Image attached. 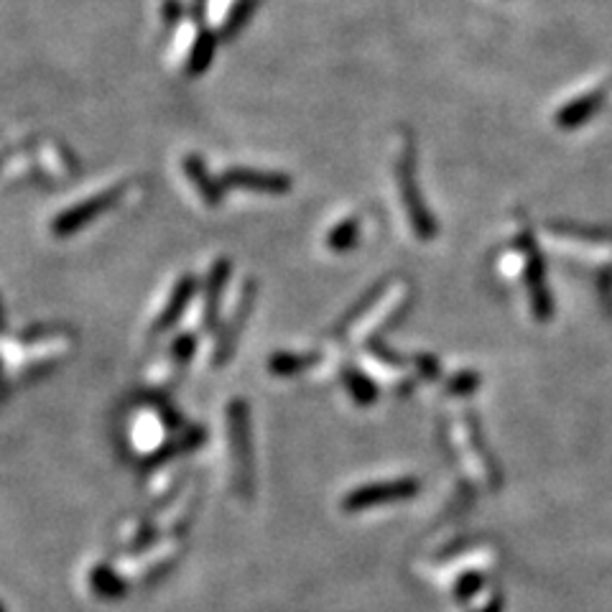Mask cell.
Instances as JSON below:
<instances>
[{
  "instance_id": "1",
  "label": "cell",
  "mask_w": 612,
  "mask_h": 612,
  "mask_svg": "<svg viewBox=\"0 0 612 612\" xmlns=\"http://www.w3.org/2000/svg\"><path fill=\"white\" fill-rule=\"evenodd\" d=\"M398 184H401L403 207H406L408 220H411V227H414L416 238H421V240L434 238V235H437V225H434V217H431V212L424 207L419 189H416L414 148L411 146L403 148L401 159H398Z\"/></svg>"
},
{
  "instance_id": "2",
  "label": "cell",
  "mask_w": 612,
  "mask_h": 612,
  "mask_svg": "<svg viewBox=\"0 0 612 612\" xmlns=\"http://www.w3.org/2000/svg\"><path fill=\"white\" fill-rule=\"evenodd\" d=\"M454 429H457L459 447L470 457V467L475 480L482 482V485H495V482H498V472H495L493 459H488V454L482 452L480 437H477L472 419H459L457 424H454Z\"/></svg>"
},
{
  "instance_id": "3",
  "label": "cell",
  "mask_w": 612,
  "mask_h": 612,
  "mask_svg": "<svg viewBox=\"0 0 612 612\" xmlns=\"http://www.w3.org/2000/svg\"><path fill=\"white\" fill-rule=\"evenodd\" d=\"M416 493V482L414 480H396V482H383V485H375V488H363L357 490L345 505H350L352 510L365 508V505H378V503H393V500L411 498Z\"/></svg>"
},
{
  "instance_id": "4",
  "label": "cell",
  "mask_w": 612,
  "mask_h": 612,
  "mask_svg": "<svg viewBox=\"0 0 612 612\" xmlns=\"http://www.w3.org/2000/svg\"><path fill=\"white\" fill-rule=\"evenodd\" d=\"M605 100H607V90H595V92H587V95L577 97L574 102H569L567 108H561L559 113H556V125L564 128V131L579 128V125L587 123L592 115L600 113L602 105H605Z\"/></svg>"
}]
</instances>
